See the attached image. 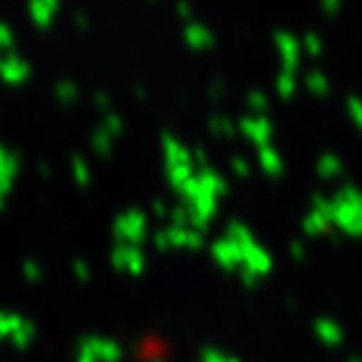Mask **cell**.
Listing matches in <instances>:
<instances>
[{
    "label": "cell",
    "mask_w": 362,
    "mask_h": 362,
    "mask_svg": "<svg viewBox=\"0 0 362 362\" xmlns=\"http://www.w3.org/2000/svg\"><path fill=\"white\" fill-rule=\"evenodd\" d=\"M329 221L355 237H362V197L355 189H345L334 204H329Z\"/></svg>",
    "instance_id": "6da1fadb"
},
{
    "label": "cell",
    "mask_w": 362,
    "mask_h": 362,
    "mask_svg": "<svg viewBox=\"0 0 362 362\" xmlns=\"http://www.w3.org/2000/svg\"><path fill=\"white\" fill-rule=\"evenodd\" d=\"M214 259L219 262L224 269L242 267V247H239L237 242H232L229 237H224L221 242L214 244Z\"/></svg>",
    "instance_id": "7a4b0ae2"
},
{
    "label": "cell",
    "mask_w": 362,
    "mask_h": 362,
    "mask_svg": "<svg viewBox=\"0 0 362 362\" xmlns=\"http://www.w3.org/2000/svg\"><path fill=\"white\" fill-rule=\"evenodd\" d=\"M242 131L252 139L255 144H262V146H269V136H272V126L269 121L264 119H247L242 124Z\"/></svg>",
    "instance_id": "3957f363"
},
{
    "label": "cell",
    "mask_w": 362,
    "mask_h": 362,
    "mask_svg": "<svg viewBox=\"0 0 362 362\" xmlns=\"http://www.w3.org/2000/svg\"><path fill=\"white\" fill-rule=\"evenodd\" d=\"M259 166L269 176H279V174H282V158H279V153L274 151L272 146H262V151H259Z\"/></svg>",
    "instance_id": "277c9868"
},
{
    "label": "cell",
    "mask_w": 362,
    "mask_h": 362,
    "mask_svg": "<svg viewBox=\"0 0 362 362\" xmlns=\"http://www.w3.org/2000/svg\"><path fill=\"white\" fill-rule=\"evenodd\" d=\"M317 334L322 337L325 345H339L342 342V329H339L337 322H332V320H320L317 322Z\"/></svg>",
    "instance_id": "5b68a950"
},
{
    "label": "cell",
    "mask_w": 362,
    "mask_h": 362,
    "mask_svg": "<svg viewBox=\"0 0 362 362\" xmlns=\"http://www.w3.org/2000/svg\"><path fill=\"white\" fill-rule=\"evenodd\" d=\"M339 169H342V164H339L334 156L320 158V174L322 176H334V174H339Z\"/></svg>",
    "instance_id": "8992f818"
},
{
    "label": "cell",
    "mask_w": 362,
    "mask_h": 362,
    "mask_svg": "<svg viewBox=\"0 0 362 362\" xmlns=\"http://www.w3.org/2000/svg\"><path fill=\"white\" fill-rule=\"evenodd\" d=\"M204 362H237V360L219 355V352H214V350H206V352H204Z\"/></svg>",
    "instance_id": "52a82bcc"
},
{
    "label": "cell",
    "mask_w": 362,
    "mask_h": 362,
    "mask_svg": "<svg viewBox=\"0 0 362 362\" xmlns=\"http://www.w3.org/2000/svg\"><path fill=\"white\" fill-rule=\"evenodd\" d=\"M234 169H237V174L249 176V166L244 164V158H234Z\"/></svg>",
    "instance_id": "ba28073f"
},
{
    "label": "cell",
    "mask_w": 362,
    "mask_h": 362,
    "mask_svg": "<svg viewBox=\"0 0 362 362\" xmlns=\"http://www.w3.org/2000/svg\"><path fill=\"white\" fill-rule=\"evenodd\" d=\"M352 116H355V121H357V126H362V108H360V103H352Z\"/></svg>",
    "instance_id": "9c48e42d"
},
{
    "label": "cell",
    "mask_w": 362,
    "mask_h": 362,
    "mask_svg": "<svg viewBox=\"0 0 362 362\" xmlns=\"http://www.w3.org/2000/svg\"><path fill=\"white\" fill-rule=\"evenodd\" d=\"M350 362H362V360H357V357H352V360Z\"/></svg>",
    "instance_id": "30bf717a"
}]
</instances>
